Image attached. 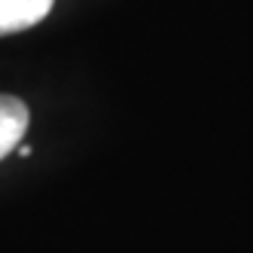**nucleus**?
Here are the masks:
<instances>
[{
	"instance_id": "2",
	"label": "nucleus",
	"mask_w": 253,
	"mask_h": 253,
	"mask_svg": "<svg viewBox=\"0 0 253 253\" xmlns=\"http://www.w3.org/2000/svg\"><path fill=\"white\" fill-rule=\"evenodd\" d=\"M28 122H31V113L25 101L12 95H0V159L19 147V140L28 131Z\"/></svg>"
},
{
	"instance_id": "1",
	"label": "nucleus",
	"mask_w": 253,
	"mask_h": 253,
	"mask_svg": "<svg viewBox=\"0 0 253 253\" xmlns=\"http://www.w3.org/2000/svg\"><path fill=\"white\" fill-rule=\"evenodd\" d=\"M55 0H0V37L43 22Z\"/></svg>"
}]
</instances>
